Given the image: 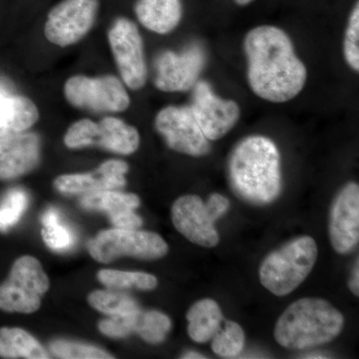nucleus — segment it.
Here are the masks:
<instances>
[{
  "instance_id": "obj_1",
  "label": "nucleus",
  "mask_w": 359,
  "mask_h": 359,
  "mask_svg": "<svg viewBox=\"0 0 359 359\" xmlns=\"http://www.w3.org/2000/svg\"><path fill=\"white\" fill-rule=\"evenodd\" d=\"M248 81L263 100L285 103L306 86L308 71L299 58L287 32L273 25L252 28L245 35Z\"/></svg>"
},
{
  "instance_id": "obj_2",
  "label": "nucleus",
  "mask_w": 359,
  "mask_h": 359,
  "mask_svg": "<svg viewBox=\"0 0 359 359\" xmlns=\"http://www.w3.org/2000/svg\"><path fill=\"white\" fill-rule=\"evenodd\" d=\"M228 174L233 192L250 204H271L282 193L280 151L268 137L252 135L238 142L229 158Z\"/></svg>"
},
{
  "instance_id": "obj_3",
  "label": "nucleus",
  "mask_w": 359,
  "mask_h": 359,
  "mask_svg": "<svg viewBox=\"0 0 359 359\" xmlns=\"http://www.w3.org/2000/svg\"><path fill=\"white\" fill-rule=\"evenodd\" d=\"M344 318L321 299H302L290 304L276 321L275 339L287 349H306L332 341L341 332Z\"/></svg>"
},
{
  "instance_id": "obj_4",
  "label": "nucleus",
  "mask_w": 359,
  "mask_h": 359,
  "mask_svg": "<svg viewBox=\"0 0 359 359\" xmlns=\"http://www.w3.org/2000/svg\"><path fill=\"white\" fill-rule=\"evenodd\" d=\"M318 245L309 236L297 238L273 250L259 268L262 285L276 297L294 292L313 271Z\"/></svg>"
},
{
  "instance_id": "obj_5",
  "label": "nucleus",
  "mask_w": 359,
  "mask_h": 359,
  "mask_svg": "<svg viewBox=\"0 0 359 359\" xmlns=\"http://www.w3.org/2000/svg\"><path fill=\"white\" fill-rule=\"evenodd\" d=\"M90 256L102 264H109L118 257H132L140 259H158L166 256L169 247L164 238L152 231L111 229L100 231L87 244Z\"/></svg>"
},
{
  "instance_id": "obj_6",
  "label": "nucleus",
  "mask_w": 359,
  "mask_h": 359,
  "mask_svg": "<svg viewBox=\"0 0 359 359\" xmlns=\"http://www.w3.org/2000/svg\"><path fill=\"white\" fill-rule=\"evenodd\" d=\"M49 285L48 276L39 259L21 257L14 262L8 278L0 285V309L6 313H35Z\"/></svg>"
},
{
  "instance_id": "obj_7",
  "label": "nucleus",
  "mask_w": 359,
  "mask_h": 359,
  "mask_svg": "<svg viewBox=\"0 0 359 359\" xmlns=\"http://www.w3.org/2000/svg\"><path fill=\"white\" fill-rule=\"evenodd\" d=\"M65 144L69 149L100 147L116 154L131 155L140 146V135L119 118L105 117L99 123L82 119L68 128Z\"/></svg>"
},
{
  "instance_id": "obj_8",
  "label": "nucleus",
  "mask_w": 359,
  "mask_h": 359,
  "mask_svg": "<svg viewBox=\"0 0 359 359\" xmlns=\"http://www.w3.org/2000/svg\"><path fill=\"white\" fill-rule=\"evenodd\" d=\"M65 95L73 107L93 112H123L130 105L124 85L112 75L71 77L65 85Z\"/></svg>"
},
{
  "instance_id": "obj_9",
  "label": "nucleus",
  "mask_w": 359,
  "mask_h": 359,
  "mask_svg": "<svg viewBox=\"0 0 359 359\" xmlns=\"http://www.w3.org/2000/svg\"><path fill=\"white\" fill-rule=\"evenodd\" d=\"M108 39L123 82L132 90L143 88L148 71L138 27L128 18H119L111 26Z\"/></svg>"
},
{
  "instance_id": "obj_10",
  "label": "nucleus",
  "mask_w": 359,
  "mask_h": 359,
  "mask_svg": "<svg viewBox=\"0 0 359 359\" xmlns=\"http://www.w3.org/2000/svg\"><path fill=\"white\" fill-rule=\"evenodd\" d=\"M205 61L207 54L199 42L189 44L179 53L162 52L155 60V86L164 92L189 91L199 81Z\"/></svg>"
},
{
  "instance_id": "obj_11",
  "label": "nucleus",
  "mask_w": 359,
  "mask_h": 359,
  "mask_svg": "<svg viewBox=\"0 0 359 359\" xmlns=\"http://www.w3.org/2000/svg\"><path fill=\"white\" fill-rule=\"evenodd\" d=\"M155 128L168 147L181 154L203 157L211 152L210 141L196 121L190 106L163 108L156 116Z\"/></svg>"
},
{
  "instance_id": "obj_12",
  "label": "nucleus",
  "mask_w": 359,
  "mask_h": 359,
  "mask_svg": "<svg viewBox=\"0 0 359 359\" xmlns=\"http://www.w3.org/2000/svg\"><path fill=\"white\" fill-rule=\"evenodd\" d=\"M98 11V0H63L48 13L45 36L60 47L77 43L93 27Z\"/></svg>"
},
{
  "instance_id": "obj_13",
  "label": "nucleus",
  "mask_w": 359,
  "mask_h": 359,
  "mask_svg": "<svg viewBox=\"0 0 359 359\" xmlns=\"http://www.w3.org/2000/svg\"><path fill=\"white\" fill-rule=\"evenodd\" d=\"M190 108L209 141H217L226 136L241 117L238 104L217 95L207 81H198L193 87Z\"/></svg>"
},
{
  "instance_id": "obj_14",
  "label": "nucleus",
  "mask_w": 359,
  "mask_h": 359,
  "mask_svg": "<svg viewBox=\"0 0 359 359\" xmlns=\"http://www.w3.org/2000/svg\"><path fill=\"white\" fill-rule=\"evenodd\" d=\"M330 240L339 254L353 252L359 242V187L347 184L337 194L330 212Z\"/></svg>"
},
{
  "instance_id": "obj_15",
  "label": "nucleus",
  "mask_w": 359,
  "mask_h": 359,
  "mask_svg": "<svg viewBox=\"0 0 359 359\" xmlns=\"http://www.w3.org/2000/svg\"><path fill=\"white\" fill-rule=\"evenodd\" d=\"M216 221L199 196L180 197L172 207V222L175 228L190 242L201 247L214 248L218 245L219 238L215 228Z\"/></svg>"
},
{
  "instance_id": "obj_16",
  "label": "nucleus",
  "mask_w": 359,
  "mask_h": 359,
  "mask_svg": "<svg viewBox=\"0 0 359 359\" xmlns=\"http://www.w3.org/2000/svg\"><path fill=\"white\" fill-rule=\"evenodd\" d=\"M129 166L121 160L104 162L92 173L68 174L54 180V188L65 195H87L108 190H120L126 186L125 175Z\"/></svg>"
},
{
  "instance_id": "obj_17",
  "label": "nucleus",
  "mask_w": 359,
  "mask_h": 359,
  "mask_svg": "<svg viewBox=\"0 0 359 359\" xmlns=\"http://www.w3.org/2000/svg\"><path fill=\"white\" fill-rule=\"evenodd\" d=\"M41 160V141L36 133L21 132L0 140V181L30 173Z\"/></svg>"
},
{
  "instance_id": "obj_18",
  "label": "nucleus",
  "mask_w": 359,
  "mask_h": 359,
  "mask_svg": "<svg viewBox=\"0 0 359 359\" xmlns=\"http://www.w3.org/2000/svg\"><path fill=\"white\" fill-rule=\"evenodd\" d=\"M36 105L27 97L6 91L0 94V140L32 128L39 121Z\"/></svg>"
},
{
  "instance_id": "obj_19",
  "label": "nucleus",
  "mask_w": 359,
  "mask_h": 359,
  "mask_svg": "<svg viewBox=\"0 0 359 359\" xmlns=\"http://www.w3.org/2000/svg\"><path fill=\"white\" fill-rule=\"evenodd\" d=\"M135 13L150 32L168 34L181 22L183 6L181 0H138Z\"/></svg>"
},
{
  "instance_id": "obj_20",
  "label": "nucleus",
  "mask_w": 359,
  "mask_h": 359,
  "mask_svg": "<svg viewBox=\"0 0 359 359\" xmlns=\"http://www.w3.org/2000/svg\"><path fill=\"white\" fill-rule=\"evenodd\" d=\"M188 334L198 344H204L219 332L224 321L223 313L218 302L204 299L196 302L187 313Z\"/></svg>"
},
{
  "instance_id": "obj_21",
  "label": "nucleus",
  "mask_w": 359,
  "mask_h": 359,
  "mask_svg": "<svg viewBox=\"0 0 359 359\" xmlns=\"http://www.w3.org/2000/svg\"><path fill=\"white\" fill-rule=\"evenodd\" d=\"M0 358L47 359L48 351L29 332L18 327L0 328Z\"/></svg>"
},
{
  "instance_id": "obj_22",
  "label": "nucleus",
  "mask_w": 359,
  "mask_h": 359,
  "mask_svg": "<svg viewBox=\"0 0 359 359\" xmlns=\"http://www.w3.org/2000/svg\"><path fill=\"white\" fill-rule=\"evenodd\" d=\"M140 199L135 194L119 190L102 191L87 194L80 199V205L88 211L104 212L108 216L124 211H134L140 205Z\"/></svg>"
},
{
  "instance_id": "obj_23",
  "label": "nucleus",
  "mask_w": 359,
  "mask_h": 359,
  "mask_svg": "<svg viewBox=\"0 0 359 359\" xmlns=\"http://www.w3.org/2000/svg\"><path fill=\"white\" fill-rule=\"evenodd\" d=\"M132 332L140 335L150 344H162L172 328V321L166 314L158 311L139 309L132 314Z\"/></svg>"
},
{
  "instance_id": "obj_24",
  "label": "nucleus",
  "mask_w": 359,
  "mask_h": 359,
  "mask_svg": "<svg viewBox=\"0 0 359 359\" xmlns=\"http://www.w3.org/2000/svg\"><path fill=\"white\" fill-rule=\"evenodd\" d=\"M97 278L108 289L153 290L158 287V280L150 273L141 271H123L116 269H102Z\"/></svg>"
},
{
  "instance_id": "obj_25",
  "label": "nucleus",
  "mask_w": 359,
  "mask_h": 359,
  "mask_svg": "<svg viewBox=\"0 0 359 359\" xmlns=\"http://www.w3.org/2000/svg\"><path fill=\"white\" fill-rule=\"evenodd\" d=\"M88 302L92 308L109 316H125L140 309L129 295L112 290H95L88 295Z\"/></svg>"
},
{
  "instance_id": "obj_26",
  "label": "nucleus",
  "mask_w": 359,
  "mask_h": 359,
  "mask_svg": "<svg viewBox=\"0 0 359 359\" xmlns=\"http://www.w3.org/2000/svg\"><path fill=\"white\" fill-rule=\"evenodd\" d=\"M245 346V332L235 321H226L212 337V348L217 355L224 358H235L242 353Z\"/></svg>"
},
{
  "instance_id": "obj_27",
  "label": "nucleus",
  "mask_w": 359,
  "mask_h": 359,
  "mask_svg": "<svg viewBox=\"0 0 359 359\" xmlns=\"http://www.w3.org/2000/svg\"><path fill=\"white\" fill-rule=\"evenodd\" d=\"M29 205V197L20 188L8 191L0 201V233H6L13 229L23 216Z\"/></svg>"
},
{
  "instance_id": "obj_28",
  "label": "nucleus",
  "mask_w": 359,
  "mask_h": 359,
  "mask_svg": "<svg viewBox=\"0 0 359 359\" xmlns=\"http://www.w3.org/2000/svg\"><path fill=\"white\" fill-rule=\"evenodd\" d=\"M50 353L57 358L65 359H109L114 356L99 347L68 341V340H54L49 344Z\"/></svg>"
},
{
  "instance_id": "obj_29",
  "label": "nucleus",
  "mask_w": 359,
  "mask_h": 359,
  "mask_svg": "<svg viewBox=\"0 0 359 359\" xmlns=\"http://www.w3.org/2000/svg\"><path fill=\"white\" fill-rule=\"evenodd\" d=\"M344 55L351 69L359 71V4L356 2L346 30L344 42Z\"/></svg>"
},
{
  "instance_id": "obj_30",
  "label": "nucleus",
  "mask_w": 359,
  "mask_h": 359,
  "mask_svg": "<svg viewBox=\"0 0 359 359\" xmlns=\"http://www.w3.org/2000/svg\"><path fill=\"white\" fill-rule=\"evenodd\" d=\"M41 233L45 245L54 252H66L75 244L74 233L70 228L61 223V219L44 224Z\"/></svg>"
},
{
  "instance_id": "obj_31",
  "label": "nucleus",
  "mask_w": 359,
  "mask_h": 359,
  "mask_svg": "<svg viewBox=\"0 0 359 359\" xmlns=\"http://www.w3.org/2000/svg\"><path fill=\"white\" fill-rule=\"evenodd\" d=\"M111 223L114 228L126 229V230H136L141 228L143 219L134 211H124L112 215L109 217Z\"/></svg>"
},
{
  "instance_id": "obj_32",
  "label": "nucleus",
  "mask_w": 359,
  "mask_h": 359,
  "mask_svg": "<svg viewBox=\"0 0 359 359\" xmlns=\"http://www.w3.org/2000/svg\"><path fill=\"white\" fill-rule=\"evenodd\" d=\"M205 204L217 219L222 218L230 209V201L219 194H212Z\"/></svg>"
},
{
  "instance_id": "obj_33",
  "label": "nucleus",
  "mask_w": 359,
  "mask_h": 359,
  "mask_svg": "<svg viewBox=\"0 0 359 359\" xmlns=\"http://www.w3.org/2000/svg\"><path fill=\"white\" fill-rule=\"evenodd\" d=\"M349 289H351V292L355 297H358L359 295V268H358V261H356L355 266H353V273H351V280H349L348 283Z\"/></svg>"
},
{
  "instance_id": "obj_34",
  "label": "nucleus",
  "mask_w": 359,
  "mask_h": 359,
  "mask_svg": "<svg viewBox=\"0 0 359 359\" xmlns=\"http://www.w3.org/2000/svg\"><path fill=\"white\" fill-rule=\"evenodd\" d=\"M182 358H187V359H199V358H205V356L203 355V354H201L199 353H196V351H188V353H186L184 354L183 356H182Z\"/></svg>"
},
{
  "instance_id": "obj_35",
  "label": "nucleus",
  "mask_w": 359,
  "mask_h": 359,
  "mask_svg": "<svg viewBox=\"0 0 359 359\" xmlns=\"http://www.w3.org/2000/svg\"><path fill=\"white\" fill-rule=\"evenodd\" d=\"M254 1V0H235L236 4H238V6H248V4H250V2Z\"/></svg>"
}]
</instances>
